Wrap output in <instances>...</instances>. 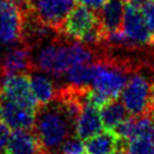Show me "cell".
I'll list each match as a JSON object with an SVG mask.
<instances>
[{
    "label": "cell",
    "instance_id": "cell-20",
    "mask_svg": "<svg viewBox=\"0 0 154 154\" xmlns=\"http://www.w3.org/2000/svg\"><path fill=\"white\" fill-rule=\"evenodd\" d=\"M85 144L83 143V140L76 135H72L63 144L59 154H85Z\"/></svg>",
    "mask_w": 154,
    "mask_h": 154
},
{
    "label": "cell",
    "instance_id": "cell-7",
    "mask_svg": "<svg viewBox=\"0 0 154 154\" xmlns=\"http://www.w3.org/2000/svg\"><path fill=\"white\" fill-rule=\"evenodd\" d=\"M29 14L45 27L58 32L76 6L75 0H29Z\"/></svg>",
    "mask_w": 154,
    "mask_h": 154
},
{
    "label": "cell",
    "instance_id": "cell-24",
    "mask_svg": "<svg viewBox=\"0 0 154 154\" xmlns=\"http://www.w3.org/2000/svg\"><path fill=\"white\" fill-rule=\"evenodd\" d=\"M149 2V0H128V4L131 6H134L138 9H142L146 4Z\"/></svg>",
    "mask_w": 154,
    "mask_h": 154
},
{
    "label": "cell",
    "instance_id": "cell-21",
    "mask_svg": "<svg viewBox=\"0 0 154 154\" xmlns=\"http://www.w3.org/2000/svg\"><path fill=\"white\" fill-rule=\"evenodd\" d=\"M140 10L144 15V18L149 27L154 33V0H149V2Z\"/></svg>",
    "mask_w": 154,
    "mask_h": 154
},
{
    "label": "cell",
    "instance_id": "cell-16",
    "mask_svg": "<svg viewBox=\"0 0 154 154\" xmlns=\"http://www.w3.org/2000/svg\"><path fill=\"white\" fill-rule=\"evenodd\" d=\"M119 147H122V142L113 130L106 129L85 140L87 154H111Z\"/></svg>",
    "mask_w": 154,
    "mask_h": 154
},
{
    "label": "cell",
    "instance_id": "cell-8",
    "mask_svg": "<svg viewBox=\"0 0 154 154\" xmlns=\"http://www.w3.org/2000/svg\"><path fill=\"white\" fill-rule=\"evenodd\" d=\"M2 96L6 100L38 110L32 87L29 74H9L2 76Z\"/></svg>",
    "mask_w": 154,
    "mask_h": 154
},
{
    "label": "cell",
    "instance_id": "cell-29",
    "mask_svg": "<svg viewBox=\"0 0 154 154\" xmlns=\"http://www.w3.org/2000/svg\"><path fill=\"white\" fill-rule=\"evenodd\" d=\"M153 45H154V43H153Z\"/></svg>",
    "mask_w": 154,
    "mask_h": 154
},
{
    "label": "cell",
    "instance_id": "cell-5",
    "mask_svg": "<svg viewBox=\"0 0 154 154\" xmlns=\"http://www.w3.org/2000/svg\"><path fill=\"white\" fill-rule=\"evenodd\" d=\"M133 72L129 63H121L117 59L100 58L95 60V75L91 88L109 100L118 99Z\"/></svg>",
    "mask_w": 154,
    "mask_h": 154
},
{
    "label": "cell",
    "instance_id": "cell-23",
    "mask_svg": "<svg viewBox=\"0 0 154 154\" xmlns=\"http://www.w3.org/2000/svg\"><path fill=\"white\" fill-rule=\"evenodd\" d=\"M78 1L82 5L88 7L90 9L96 11V10H100V8L106 4L108 0H78Z\"/></svg>",
    "mask_w": 154,
    "mask_h": 154
},
{
    "label": "cell",
    "instance_id": "cell-3",
    "mask_svg": "<svg viewBox=\"0 0 154 154\" xmlns=\"http://www.w3.org/2000/svg\"><path fill=\"white\" fill-rule=\"evenodd\" d=\"M59 33L91 48L101 45L104 42V32L100 25L97 14L82 4L75 6Z\"/></svg>",
    "mask_w": 154,
    "mask_h": 154
},
{
    "label": "cell",
    "instance_id": "cell-27",
    "mask_svg": "<svg viewBox=\"0 0 154 154\" xmlns=\"http://www.w3.org/2000/svg\"><path fill=\"white\" fill-rule=\"evenodd\" d=\"M149 116H151V118H152V119H153V121H154V108L152 109V111L149 112Z\"/></svg>",
    "mask_w": 154,
    "mask_h": 154
},
{
    "label": "cell",
    "instance_id": "cell-14",
    "mask_svg": "<svg viewBox=\"0 0 154 154\" xmlns=\"http://www.w3.org/2000/svg\"><path fill=\"white\" fill-rule=\"evenodd\" d=\"M5 154H43V151L34 131L18 129L10 135Z\"/></svg>",
    "mask_w": 154,
    "mask_h": 154
},
{
    "label": "cell",
    "instance_id": "cell-12",
    "mask_svg": "<svg viewBox=\"0 0 154 154\" xmlns=\"http://www.w3.org/2000/svg\"><path fill=\"white\" fill-rule=\"evenodd\" d=\"M103 122L100 115V109L91 104L90 102L85 101L83 103L82 110L77 117L76 125H75V135L83 140H87L93 136L103 131Z\"/></svg>",
    "mask_w": 154,
    "mask_h": 154
},
{
    "label": "cell",
    "instance_id": "cell-17",
    "mask_svg": "<svg viewBox=\"0 0 154 154\" xmlns=\"http://www.w3.org/2000/svg\"><path fill=\"white\" fill-rule=\"evenodd\" d=\"M100 115L104 128L108 130H115L120 124L129 118L130 113L122 102L118 99H112L100 109Z\"/></svg>",
    "mask_w": 154,
    "mask_h": 154
},
{
    "label": "cell",
    "instance_id": "cell-18",
    "mask_svg": "<svg viewBox=\"0 0 154 154\" xmlns=\"http://www.w3.org/2000/svg\"><path fill=\"white\" fill-rule=\"evenodd\" d=\"M95 75V61L72 67L63 76L67 85L77 88H90Z\"/></svg>",
    "mask_w": 154,
    "mask_h": 154
},
{
    "label": "cell",
    "instance_id": "cell-22",
    "mask_svg": "<svg viewBox=\"0 0 154 154\" xmlns=\"http://www.w3.org/2000/svg\"><path fill=\"white\" fill-rule=\"evenodd\" d=\"M10 135L11 131L9 127L0 121V154H5L7 145L9 143Z\"/></svg>",
    "mask_w": 154,
    "mask_h": 154
},
{
    "label": "cell",
    "instance_id": "cell-26",
    "mask_svg": "<svg viewBox=\"0 0 154 154\" xmlns=\"http://www.w3.org/2000/svg\"><path fill=\"white\" fill-rule=\"evenodd\" d=\"M1 76H2V72H0V102H1V97H2V79H1Z\"/></svg>",
    "mask_w": 154,
    "mask_h": 154
},
{
    "label": "cell",
    "instance_id": "cell-9",
    "mask_svg": "<svg viewBox=\"0 0 154 154\" xmlns=\"http://www.w3.org/2000/svg\"><path fill=\"white\" fill-rule=\"evenodd\" d=\"M122 27L124 33L134 45V48L153 45L154 34L146 23L142 10L129 4L126 5Z\"/></svg>",
    "mask_w": 154,
    "mask_h": 154
},
{
    "label": "cell",
    "instance_id": "cell-13",
    "mask_svg": "<svg viewBox=\"0 0 154 154\" xmlns=\"http://www.w3.org/2000/svg\"><path fill=\"white\" fill-rule=\"evenodd\" d=\"M125 0H108L99 13V22L104 34L120 29L125 17Z\"/></svg>",
    "mask_w": 154,
    "mask_h": 154
},
{
    "label": "cell",
    "instance_id": "cell-2",
    "mask_svg": "<svg viewBox=\"0 0 154 154\" xmlns=\"http://www.w3.org/2000/svg\"><path fill=\"white\" fill-rule=\"evenodd\" d=\"M96 52L82 42L52 41L40 49L34 59L35 69L61 77L74 66L95 61Z\"/></svg>",
    "mask_w": 154,
    "mask_h": 154
},
{
    "label": "cell",
    "instance_id": "cell-11",
    "mask_svg": "<svg viewBox=\"0 0 154 154\" xmlns=\"http://www.w3.org/2000/svg\"><path fill=\"white\" fill-rule=\"evenodd\" d=\"M35 69L34 58L26 44L11 45L0 59V72L9 74H29Z\"/></svg>",
    "mask_w": 154,
    "mask_h": 154
},
{
    "label": "cell",
    "instance_id": "cell-10",
    "mask_svg": "<svg viewBox=\"0 0 154 154\" xmlns=\"http://www.w3.org/2000/svg\"><path fill=\"white\" fill-rule=\"evenodd\" d=\"M38 110L22 106L9 100L0 102V121L7 125L10 129L31 130L34 128Z\"/></svg>",
    "mask_w": 154,
    "mask_h": 154
},
{
    "label": "cell",
    "instance_id": "cell-19",
    "mask_svg": "<svg viewBox=\"0 0 154 154\" xmlns=\"http://www.w3.org/2000/svg\"><path fill=\"white\" fill-rule=\"evenodd\" d=\"M128 154H154L152 136H135L126 143Z\"/></svg>",
    "mask_w": 154,
    "mask_h": 154
},
{
    "label": "cell",
    "instance_id": "cell-4",
    "mask_svg": "<svg viewBox=\"0 0 154 154\" xmlns=\"http://www.w3.org/2000/svg\"><path fill=\"white\" fill-rule=\"evenodd\" d=\"M121 102L131 117L149 115L154 108V72L134 70L121 92Z\"/></svg>",
    "mask_w": 154,
    "mask_h": 154
},
{
    "label": "cell",
    "instance_id": "cell-25",
    "mask_svg": "<svg viewBox=\"0 0 154 154\" xmlns=\"http://www.w3.org/2000/svg\"><path fill=\"white\" fill-rule=\"evenodd\" d=\"M111 154H128V152H127V149H124V147H119V149H117L116 151H113Z\"/></svg>",
    "mask_w": 154,
    "mask_h": 154
},
{
    "label": "cell",
    "instance_id": "cell-1",
    "mask_svg": "<svg viewBox=\"0 0 154 154\" xmlns=\"http://www.w3.org/2000/svg\"><path fill=\"white\" fill-rule=\"evenodd\" d=\"M40 108L36 113L34 133L43 154H59L63 143L75 135L76 122L57 97L51 103Z\"/></svg>",
    "mask_w": 154,
    "mask_h": 154
},
{
    "label": "cell",
    "instance_id": "cell-28",
    "mask_svg": "<svg viewBox=\"0 0 154 154\" xmlns=\"http://www.w3.org/2000/svg\"><path fill=\"white\" fill-rule=\"evenodd\" d=\"M152 140H153V142H154V130H153V134H152Z\"/></svg>",
    "mask_w": 154,
    "mask_h": 154
},
{
    "label": "cell",
    "instance_id": "cell-15",
    "mask_svg": "<svg viewBox=\"0 0 154 154\" xmlns=\"http://www.w3.org/2000/svg\"><path fill=\"white\" fill-rule=\"evenodd\" d=\"M29 79L32 92L40 106H47L57 97L58 90L54 86L52 79L48 76V74L33 70L29 72Z\"/></svg>",
    "mask_w": 154,
    "mask_h": 154
},
{
    "label": "cell",
    "instance_id": "cell-6",
    "mask_svg": "<svg viewBox=\"0 0 154 154\" xmlns=\"http://www.w3.org/2000/svg\"><path fill=\"white\" fill-rule=\"evenodd\" d=\"M25 14L15 0H0V45L23 42Z\"/></svg>",
    "mask_w": 154,
    "mask_h": 154
}]
</instances>
